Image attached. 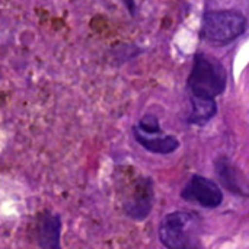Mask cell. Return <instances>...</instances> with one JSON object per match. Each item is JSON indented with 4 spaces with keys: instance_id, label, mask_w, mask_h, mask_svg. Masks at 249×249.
<instances>
[{
    "instance_id": "6da1fadb",
    "label": "cell",
    "mask_w": 249,
    "mask_h": 249,
    "mask_svg": "<svg viewBox=\"0 0 249 249\" xmlns=\"http://www.w3.org/2000/svg\"><path fill=\"white\" fill-rule=\"evenodd\" d=\"M228 73L222 63L206 54H196L194 66L188 77V88L193 95L216 98L226 89Z\"/></svg>"
},
{
    "instance_id": "7a4b0ae2",
    "label": "cell",
    "mask_w": 249,
    "mask_h": 249,
    "mask_svg": "<svg viewBox=\"0 0 249 249\" xmlns=\"http://www.w3.org/2000/svg\"><path fill=\"white\" fill-rule=\"evenodd\" d=\"M247 18L238 10L206 12L201 25V38L213 45H225L247 31Z\"/></svg>"
},
{
    "instance_id": "3957f363",
    "label": "cell",
    "mask_w": 249,
    "mask_h": 249,
    "mask_svg": "<svg viewBox=\"0 0 249 249\" xmlns=\"http://www.w3.org/2000/svg\"><path fill=\"white\" fill-rule=\"evenodd\" d=\"M193 213L174 212L163 217L159 228V239L166 248H187L191 245L188 229L194 223Z\"/></svg>"
},
{
    "instance_id": "277c9868",
    "label": "cell",
    "mask_w": 249,
    "mask_h": 249,
    "mask_svg": "<svg viewBox=\"0 0 249 249\" xmlns=\"http://www.w3.org/2000/svg\"><path fill=\"white\" fill-rule=\"evenodd\" d=\"M181 197L187 201L197 203L206 209L219 207L223 201L222 190L213 181L201 175H194L184 187Z\"/></svg>"
},
{
    "instance_id": "5b68a950",
    "label": "cell",
    "mask_w": 249,
    "mask_h": 249,
    "mask_svg": "<svg viewBox=\"0 0 249 249\" xmlns=\"http://www.w3.org/2000/svg\"><path fill=\"white\" fill-rule=\"evenodd\" d=\"M153 204V184L150 179H144L139 184L134 196L125 203L124 209L127 216L134 220H143L152 210Z\"/></svg>"
},
{
    "instance_id": "8992f818",
    "label": "cell",
    "mask_w": 249,
    "mask_h": 249,
    "mask_svg": "<svg viewBox=\"0 0 249 249\" xmlns=\"http://www.w3.org/2000/svg\"><path fill=\"white\" fill-rule=\"evenodd\" d=\"M134 139L137 143L146 150L156 155H169L179 147V140L174 136H162V134H146L137 125L133 128Z\"/></svg>"
},
{
    "instance_id": "52a82bcc",
    "label": "cell",
    "mask_w": 249,
    "mask_h": 249,
    "mask_svg": "<svg viewBox=\"0 0 249 249\" xmlns=\"http://www.w3.org/2000/svg\"><path fill=\"white\" fill-rule=\"evenodd\" d=\"M61 219L57 214H44L38 225V244L41 248H60Z\"/></svg>"
},
{
    "instance_id": "ba28073f",
    "label": "cell",
    "mask_w": 249,
    "mask_h": 249,
    "mask_svg": "<svg viewBox=\"0 0 249 249\" xmlns=\"http://www.w3.org/2000/svg\"><path fill=\"white\" fill-rule=\"evenodd\" d=\"M216 174L220 178L223 187L226 190H229L231 193L239 194V196H245V187L242 184V178L239 177V172L236 171V168L231 163V160H228L226 158H219L216 162Z\"/></svg>"
},
{
    "instance_id": "9c48e42d",
    "label": "cell",
    "mask_w": 249,
    "mask_h": 249,
    "mask_svg": "<svg viewBox=\"0 0 249 249\" xmlns=\"http://www.w3.org/2000/svg\"><path fill=\"white\" fill-rule=\"evenodd\" d=\"M191 104H193V109H191L190 117L187 118L188 124L204 125L217 112V105H216L214 98H206V96L193 95L191 96Z\"/></svg>"
},
{
    "instance_id": "30bf717a",
    "label": "cell",
    "mask_w": 249,
    "mask_h": 249,
    "mask_svg": "<svg viewBox=\"0 0 249 249\" xmlns=\"http://www.w3.org/2000/svg\"><path fill=\"white\" fill-rule=\"evenodd\" d=\"M137 127H139L143 133H146V134H162L159 121H158V118H156L155 115H152V114L144 115V117L139 121Z\"/></svg>"
},
{
    "instance_id": "8fae6325",
    "label": "cell",
    "mask_w": 249,
    "mask_h": 249,
    "mask_svg": "<svg viewBox=\"0 0 249 249\" xmlns=\"http://www.w3.org/2000/svg\"><path fill=\"white\" fill-rule=\"evenodd\" d=\"M123 1L127 6V9L130 10V13L134 15L136 13V3H134V0H123Z\"/></svg>"
}]
</instances>
